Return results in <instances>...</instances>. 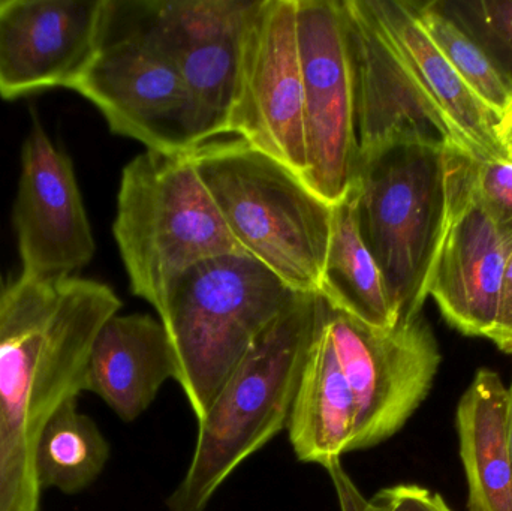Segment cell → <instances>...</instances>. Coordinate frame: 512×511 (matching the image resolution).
Returning <instances> with one entry per match:
<instances>
[{
  "label": "cell",
  "mask_w": 512,
  "mask_h": 511,
  "mask_svg": "<svg viewBox=\"0 0 512 511\" xmlns=\"http://www.w3.org/2000/svg\"><path fill=\"white\" fill-rule=\"evenodd\" d=\"M120 308L108 285L77 276L0 288V511H38L42 432L86 392L96 336Z\"/></svg>",
  "instance_id": "obj_1"
},
{
  "label": "cell",
  "mask_w": 512,
  "mask_h": 511,
  "mask_svg": "<svg viewBox=\"0 0 512 511\" xmlns=\"http://www.w3.org/2000/svg\"><path fill=\"white\" fill-rule=\"evenodd\" d=\"M321 309L318 293H298L256 339L198 422L191 464L168 510L206 511L225 480L286 428Z\"/></svg>",
  "instance_id": "obj_2"
},
{
  "label": "cell",
  "mask_w": 512,
  "mask_h": 511,
  "mask_svg": "<svg viewBox=\"0 0 512 511\" xmlns=\"http://www.w3.org/2000/svg\"><path fill=\"white\" fill-rule=\"evenodd\" d=\"M189 156L243 251L297 293H319L333 204L240 138L201 144Z\"/></svg>",
  "instance_id": "obj_3"
},
{
  "label": "cell",
  "mask_w": 512,
  "mask_h": 511,
  "mask_svg": "<svg viewBox=\"0 0 512 511\" xmlns=\"http://www.w3.org/2000/svg\"><path fill=\"white\" fill-rule=\"evenodd\" d=\"M297 296L246 254L210 258L171 285L158 314L176 356V381L197 422L256 339Z\"/></svg>",
  "instance_id": "obj_4"
},
{
  "label": "cell",
  "mask_w": 512,
  "mask_h": 511,
  "mask_svg": "<svg viewBox=\"0 0 512 511\" xmlns=\"http://www.w3.org/2000/svg\"><path fill=\"white\" fill-rule=\"evenodd\" d=\"M113 233L132 293L156 312L186 270L210 258L246 254L189 152L147 150L123 168Z\"/></svg>",
  "instance_id": "obj_5"
},
{
  "label": "cell",
  "mask_w": 512,
  "mask_h": 511,
  "mask_svg": "<svg viewBox=\"0 0 512 511\" xmlns=\"http://www.w3.org/2000/svg\"><path fill=\"white\" fill-rule=\"evenodd\" d=\"M447 144L394 141L360 152L355 213L399 321L423 314L445 227Z\"/></svg>",
  "instance_id": "obj_6"
},
{
  "label": "cell",
  "mask_w": 512,
  "mask_h": 511,
  "mask_svg": "<svg viewBox=\"0 0 512 511\" xmlns=\"http://www.w3.org/2000/svg\"><path fill=\"white\" fill-rule=\"evenodd\" d=\"M71 90L98 108L111 132L147 150L186 153L203 144L197 108L156 27L152 0H102L92 56Z\"/></svg>",
  "instance_id": "obj_7"
},
{
  "label": "cell",
  "mask_w": 512,
  "mask_h": 511,
  "mask_svg": "<svg viewBox=\"0 0 512 511\" xmlns=\"http://www.w3.org/2000/svg\"><path fill=\"white\" fill-rule=\"evenodd\" d=\"M307 167L303 182L337 204L354 185L358 146L355 71L345 0H298Z\"/></svg>",
  "instance_id": "obj_8"
},
{
  "label": "cell",
  "mask_w": 512,
  "mask_h": 511,
  "mask_svg": "<svg viewBox=\"0 0 512 511\" xmlns=\"http://www.w3.org/2000/svg\"><path fill=\"white\" fill-rule=\"evenodd\" d=\"M325 321L357 407L351 452L381 444L405 426L427 398L442 362L423 314L376 329L331 308Z\"/></svg>",
  "instance_id": "obj_9"
},
{
  "label": "cell",
  "mask_w": 512,
  "mask_h": 511,
  "mask_svg": "<svg viewBox=\"0 0 512 511\" xmlns=\"http://www.w3.org/2000/svg\"><path fill=\"white\" fill-rule=\"evenodd\" d=\"M297 2H256L228 134L239 135L303 180L307 156Z\"/></svg>",
  "instance_id": "obj_10"
},
{
  "label": "cell",
  "mask_w": 512,
  "mask_h": 511,
  "mask_svg": "<svg viewBox=\"0 0 512 511\" xmlns=\"http://www.w3.org/2000/svg\"><path fill=\"white\" fill-rule=\"evenodd\" d=\"M445 185L447 215L429 297L451 327L489 338L498 321L512 245L475 197L471 156L453 144L445 150Z\"/></svg>",
  "instance_id": "obj_11"
},
{
  "label": "cell",
  "mask_w": 512,
  "mask_h": 511,
  "mask_svg": "<svg viewBox=\"0 0 512 511\" xmlns=\"http://www.w3.org/2000/svg\"><path fill=\"white\" fill-rule=\"evenodd\" d=\"M21 276L71 278L92 261L95 239L71 159L33 122L21 152L12 209Z\"/></svg>",
  "instance_id": "obj_12"
},
{
  "label": "cell",
  "mask_w": 512,
  "mask_h": 511,
  "mask_svg": "<svg viewBox=\"0 0 512 511\" xmlns=\"http://www.w3.org/2000/svg\"><path fill=\"white\" fill-rule=\"evenodd\" d=\"M256 2L152 0L156 27L197 108L203 143L228 134Z\"/></svg>",
  "instance_id": "obj_13"
},
{
  "label": "cell",
  "mask_w": 512,
  "mask_h": 511,
  "mask_svg": "<svg viewBox=\"0 0 512 511\" xmlns=\"http://www.w3.org/2000/svg\"><path fill=\"white\" fill-rule=\"evenodd\" d=\"M102 0H0V96L71 89L86 68Z\"/></svg>",
  "instance_id": "obj_14"
},
{
  "label": "cell",
  "mask_w": 512,
  "mask_h": 511,
  "mask_svg": "<svg viewBox=\"0 0 512 511\" xmlns=\"http://www.w3.org/2000/svg\"><path fill=\"white\" fill-rule=\"evenodd\" d=\"M360 152L394 141L451 144L450 135L382 32L367 0H345Z\"/></svg>",
  "instance_id": "obj_15"
},
{
  "label": "cell",
  "mask_w": 512,
  "mask_h": 511,
  "mask_svg": "<svg viewBox=\"0 0 512 511\" xmlns=\"http://www.w3.org/2000/svg\"><path fill=\"white\" fill-rule=\"evenodd\" d=\"M391 47L447 128L451 144L472 159L507 158L499 117L454 71L415 17L409 0H367Z\"/></svg>",
  "instance_id": "obj_16"
},
{
  "label": "cell",
  "mask_w": 512,
  "mask_h": 511,
  "mask_svg": "<svg viewBox=\"0 0 512 511\" xmlns=\"http://www.w3.org/2000/svg\"><path fill=\"white\" fill-rule=\"evenodd\" d=\"M176 377V356L161 321L150 315L117 314L96 336L86 392L132 422L153 404L165 381Z\"/></svg>",
  "instance_id": "obj_17"
},
{
  "label": "cell",
  "mask_w": 512,
  "mask_h": 511,
  "mask_svg": "<svg viewBox=\"0 0 512 511\" xmlns=\"http://www.w3.org/2000/svg\"><path fill=\"white\" fill-rule=\"evenodd\" d=\"M355 417L354 395L337 359L322 299L318 326L286 425L295 456L304 464H318L327 470L351 452Z\"/></svg>",
  "instance_id": "obj_18"
},
{
  "label": "cell",
  "mask_w": 512,
  "mask_h": 511,
  "mask_svg": "<svg viewBox=\"0 0 512 511\" xmlns=\"http://www.w3.org/2000/svg\"><path fill=\"white\" fill-rule=\"evenodd\" d=\"M508 408V387L486 368L475 374L460 399L456 425L468 480L469 511H512Z\"/></svg>",
  "instance_id": "obj_19"
},
{
  "label": "cell",
  "mask_w": 512,
  "mask_h": 511,
  "mask_svg": "<svg viewBox=\"0 0 512 511\" xmlns=\"http://www.w3.org/2000/svg\"><path fill=\"white\" fill-rule=\"evenodd\" d=\"M319 296L337 311L376 329H391L397 315L381 270L361 240L354 189L334 204L333 228Z\"/></svg>",
  "instance_id": "obj_20"
},
{
  "label": "cell",
  "mask_w": 512,
  "mask_h": 511,
  "mask_svg": "<svg viewBox=\"0 0 512 511\" xmlns=\"http://www.w3.org/2000/svg\"><path fill=\"white\" fill-rule=\"evenodd\" d=\"M110 456L96 423L68 401L51 417L36 449L39 488L77 494L95 482Z\"/></svg>",
  "instance_id": "obj_21"
},
{
  "label": "cell",
  "mask_w": 512,
  "mask_h": 511,
  "mask_svg": "<svg viewBox=\"0 0 512 511\" xmlns=\"http://www.w3.org/2000/svg\"><path fill=\"white\" fill-rule=\"evenodd\" d=\"M411 2L415 17L478 98L501 117L512 102V77L453 17L444 2Z\"/></svg>",
  "instance_id": "obj_22"
},
{
  "label": "cell",
  "mask_w": 512,
  "mask_h": 511,
  "mask_svg": "<svg viewBox=\"0 0 512 511\" xmlns=\"http://www.w3.org/2000/svg\"><path fill=\"white\" fill-rule=\"evenodd\" d=\"M444 6L512 77V0L444 2Z\"/></svg>",
  "instance_id": "obj_23"
},
{
  "label": "cell",
  "mask_w": 512,
  "mask_h": 511,
  "mask_svg": "<svg viewBox=\"0 0 512 511\" xmlns=\"http://www.w3.org/2000/svg\"><path fill=\"white\" fill-rule=\"evenodd\" d=\"M471 182L481 207L512 245V162L507 158H471Z\"/></svg>",
  "instance_id": "obj_24"
},
{
  "label": "cell",
  "mask_w": 512,
  "mask_h": 511,
  "mask_svg": "<svg viewBox=\"0 0 512 511\" xmlns=\"http://www.w3.org/2000/svg\"><path fill=\"white\" fill-rule=\"evenodd\" d=\"M369 501L372 511H439L436 494L417 485L382 489Z\"/></svg>",
  "instance_id": "obj_25"
},
{
  "label": "cell",
  "mask_w": 512,
  "mask_h": 511,
  "mask_svg": "<svg viewBox=\"0 0 512 511\" xmlns=\"http://www.w3.org/2000/svg\"><path fill=\"white\" fill-rule=\"evenodd\" d=\"M487 339H490L499 350L512 356V252L502 287L498 321Z\"/></svg>",
  "instance_id": "obj_26"
},
{
  "label": "cell",
  "mask_w": 512,
  "mask_h": 511,
  "mask_svg": "<svg viewBox=\"0 0 512 511\" xmlns=\"http://www.w3.org/2000/svg\"><path fill=\"white\" fill-rule=\"evenodd\" d=\"M331 480H333L334 489H336L337 500H339L340 510L342 511H372L370 501L361 495L357 486L352 482L351 477L345 473L340 461L334 462L327 468Z\"/></svg>",
  "instance_id": "obj_27"
},
{
  "label": "cell",
  "mask_w": 512,
  "mask_h": 511,
  "mask_svg": "<svg viewBox=\"0 0 512 511\" xmlns=\"http://www.w3.org/2000/svg\"><path fill=\"white\" fill-rule=\"evenodd\" d=\"M498 138L505 156L512 162V102L504 114L499 117Z\"/></svg>",
  "instance_id": "obj_28"
},
{
  "label": "cell",
  "mask_w": 512,
  "mask_h": 511,
  "mask_svg": "<svg viewBox=\"0 0 512 511\" xmlns=\"http://www.w3.org/2000/svg\"><path fill=\"white\" fill-rule=\"evenodd\" d=\"M508 393H510V408H508V438H510V450L512 458V380L510 387H508Z\"/></svg>",
  "instance_id": "obj_29"
},
{
  "label": "cell",
  "mask_w": 512,
  "mask_h": 511,
  "mask_svg": "<svg viewBox=\"0 0 512 511\" xmlns=\"http://www.w3.org/2000/svg\"><path fill=\"white\" fill-rule=\"evenodd\" d=\"M436 503H438L439 511H453L450 509V507H448V504L445 503V500L441 497V495L436 494Z\"/></svg>",
  "instance_id": "obj_30"
}]
</instances>
